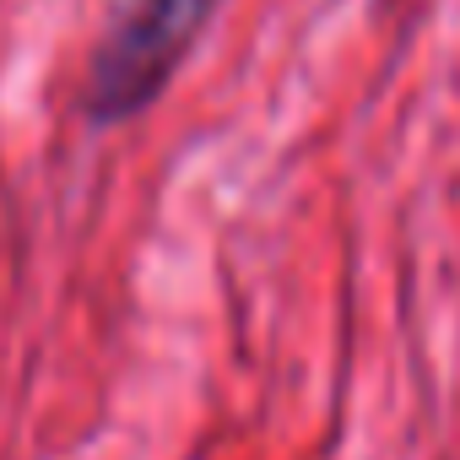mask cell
I'll return each mask as SVG.
<instances>
[{
	"instance_id": "1",
	"label": "cell",
	"mask_w": 460,
	"mask_h": 460,
	"mask_svg": "<svg viewBox=\"0 0 460 460\" xmlns=\"http://www.w3.org/2000/svg\"><path fill=\"white\" fill-rule=\"evenodd\" d=\"M217 6L222 0H125L87 60L82 119L109 130L146 114L211 28Z\"/></svg>"
}]
</instances>
